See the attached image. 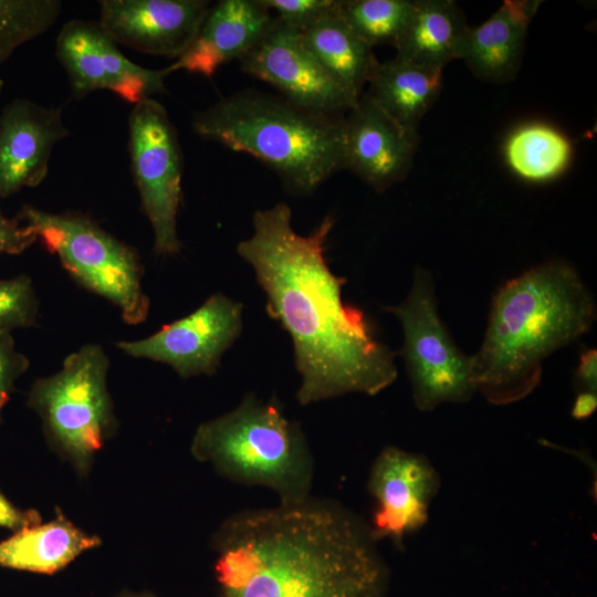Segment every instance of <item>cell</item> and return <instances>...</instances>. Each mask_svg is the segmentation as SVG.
I'll return each mask as SVG.
<instances>
[{
  "label": "cell",
  "mask_w": 597,
  "mask_h": 597,
  "mask_svg": "<svg viewBox=\"0 0 597 597\" xmlns=\"http://www.w3.org/2000/svg\"><path fill=\"white\" fill-rule=\"evenodd\" d=\"M253 233L237 245L266 296V312L289 333L301 376L302 406L350 392L374 396L397 378L394 352L375 336L366 314L343 300L346 280L334 274L325 247L331 216L297 233L285 202L258 210Z\"/></svg>",
  "instance_id": "1"
},
{
  "label": "cell",
  "mask_w": 597,
  "mask_h": 597,
  "mask_svg": "<svg viewBox=\"0 0 597 597\" xmlns=\"http://www.w3.org/2000/svg\"><path fill=\"white\" fill-rule=\"evenodd\" d=\"M377 543L368 523L333 500L235 512L211 538L216 597H385Z\"/></svg>",
  "instance_id": "2"
},
{
  "label": "cell",
  "mask_w": 597,
  "mask_h": 597,
  "mask_svg": "<svg viewBox=\"0 0 597 597\" xmlns=\"http://www.w3.org/2000/svg\"><path fill=\"white\" fill-rule=\"evenodd\" d=\"M596 303L578 271L553 260L503 283L495 292L484 338L471 356L476 391L509 405L540 385L543 362L593 327Z\"/></svg>",
  "instance_id": "3"
},
{
  "label": "cell",
  "mask_w": 597,
  "mask_h": 597,
  "mask_svg": "<svg viewBox=\"0 0 597 597\" xmlns=\"http://www.w3.org/2000/svg\"><path fill=\"white\" fill-rule=\"evenodd\" d=\"M343 119L245 90L197 112L191 127L202 139L254 157L290 192L306 196L345 169Z\"/></svg>",
  "instance_id": "4"
},
{
  "label": "cell",
  "mask_w": 597,
  "mask_h": 597,
  "mask_svg": "<svg viewBox=\"0 0 597 597\" xmlns=\"http://www.w3.org/2000/svg\"><path fill=\"white\" fill-rule=\"evenodd\" d=\"M190 452L221 476L273 491L280 504L311 498L314 459L300 423L276 398L251 392L231 411L199 425Z\"/></svg>",
  "instance_id": "5"
},
{
  "label": "cell",
  "mask_w": 597,
  "mask_h": 597,
  "mask_svg": "<svg viewBox=\"0 0 597 597\" xmlns=\"http://www.w3.org/2000/svg\"><path fill=\"white\" fill-rule=\"evenodd\" d=\"M109 357L87 343L67 355L59 371L38 378L27 405L39 416L51 448L82 476L117 430L107 387Z\"/></svg>",
  "instance_id": "6"
},
{
  "label": "cell",
  "mask_w": 597,
  "mask_h": 597,
  "mask_svg": "<svg viewBox=\"0 0 597 597\" xmlns=\"http://www.w3.org/2000/svg\"><path fill=\"white\" fill-rule=\"evenodd\" d=\"M17 218L35 232L77 284L116 306L126 324L146 321L150 302L134 248L80 212L53 213L23 205Z\"/></svg>",
  "instance_id": "7"
},
{
  "label": "cell",
  "mask_w": 597,
  "mask_h": 597,
  "mask_svg": "<svg viewBox=\"0 0 597 597\" xmlns=\"http://www.w3.org/2000/svg\"><path fill=\"white\" fill-rule=\"evenodd\" d=\"M385 310L392 313L402 327L400 353L415 406L421 411H431L442 404L469 401L476 392L472 358L455 345L440 318L430 271L417 266L406 300Z\"/></svg>",
  "instance_id": "8"
},
{
  "label": "cell",
  "mask_w": 597,
  "mask_h": 597,
  "mask_svg": "<svg viewBox=\"0 0 597 597\" xmlns=\"http://www.w3.org/2000/svg\"><path fill=\"white\" fill-rule=\"evenodd\" d=\"M128 150L140 206L154 235V252H180L177 217L182 200V153L166 108L156 100L135 104L128 116Z\"/></svg>",
  "instance_id": "9"
},
{
  "label": "cell",
  "mask_w": 597,
  "mask_h": 597,
  "mask_svg": "<svg viewBox=\"0 0 597 597\" xmlns=\"http://www.w3.org/2000/svg\"><path fill=\"white\" fill-rule=\"evenodd\" d=\"M241 70L303 108L342 116L358 102L318 62L298 29L273 15L261 39L239 60Z\"/></svg>",
  "instance_id": "10"
},
{
  "label": "cell",
  "mask_w": 597,
  "mask_h": 597,
  "mask_svg": "<svg viewBox=\"0 0 597 597\" xmlns=\"http://www.w3.org/2000/svg\"><path fill=\"white\" fill-rule=\"evenodd\" d=\"M242 303L218 292L154 334L119 341L116 347L133 358L166 364L181 378L210 376L242 332Z\"/></svg>",
  "instance_id": "11"
},
{
  "label": "cell",
  "mask_w": 597,
  "mask_h": 597,
  "mask_svg": "<svg viewBox=\"0 0 597 597\" xmlns=\"http://www.w3.org/2000/svg\"><path fill=\"white\" fill-rule=\"evenodd\" d=\"M55 54L67 74L74 98L98 90L137 104L167 92L165 69H146L126 57L100 23L71 20L56 38Z\"/></svg>",
  "instance_id": "12"
},
{
  "label": "cell",
  "mask_w": 597,
  "mask_h": 597,
  "mask_svg": "<svg viewBox=\"0 0 597 597\" xmlns=\"http://www.w3.org/2000/svg\"><path fill=\"white\" fill-rule=\"evenodd\" d=\"M367 488L376 503L371 535L400 544L427 522L440 475L425 455L387 446L371 464Z\"/></svg>",
  "instance_id": "13"
},
{
  "label": "cell",
  "mask_w": 597,
  "mask_h": 597,
  "mask_svg": "<svg viewBox=\"0 0 597 597\" xmlns=\"http://www.w3.org/2000/svg\"><path fill=\"white\" fill-rule=\"evenodd\" d=\"M98 6V23L116 43L175 60L210 8L205 0H102Z\"/></svg>",
  "instance_id": "14"
},
{
  "label": "cell",
  "mask_w": 597,
  "mask_h": 597,
  "mask_svg": "<svg viewBox=\"0 0 597 597\" xmlns=\"http://www.w3.org/2000/svg\"><path fill=\"white\" fill-rule=\"evenodd\" d=\"M344 167L376 191L402 180L418 145L417 130L405 128L366 94L343 119Z\"/></svg>",
  "instance_id": "15"
},
{
  "label": "cell",
  "mask_w": 597,
  "mask_h": 597,
  "mask_svg": "<svg viewBox=\"0 0 597 597\" xmlns=\"http://www.w3.org/2000/svg\"><path fill=\"white\" fill-rule=\"evenodd\" d=\"M70 135L62 109L14 98L0 113V199L39 186L54 146Z\"/></svg>",
  "instance_id": "16"
},
{
  "label": "cell",
  "mask_w": 597,
  "mask_h": 597,
  "mask_svg": "<svg viewBox=\"0 0 597 597\" xmlns=\"http://www.w3.org/2000/svg\"><path fill=\"white\" fill-rule=\"evenodd\" d=\"M273 15L261 0H221L210 7L195 39L166 67L212 76L220 66L240 60L265 33Z\"/></svg>",
  "instance_id": "17"
},
{
  "label": "cell",
  "mask_w": 597,
  "mask_h": 597,
  "mask_svg": "<svg viewBox=\"0 0 597 597\" xmlns=\"http://www.w3.org/2000/svg\"><path fill=\"white\" fill-rule=\"evenodd\" d=\"M538 1L506 0L483 23L468 29L459 56L475 76L503 82L517 71Z\"/></svg>",
  "instance_id": "18"
},
{
  "label": "cell",
  "mask_w": 597,
  "mask_h": 597,
  "mask_svg": "<svg viewBox=\"0 0 597 597\" xmlns=\"http://www.w3.org/2000/svg\"><path fill=\"white\" fill-rule=\"evenodd\" d=\"M101 544L98 536L77 527L56 510L50 522L24 527L0 542V566L51 575Z\"/></svg>",
  "instance_id": "19"
},
{
  "label": "cell",
  "mask_w": 597,
  "mask_h": 597,
  "mask_svg": "<svg viewBox=\"0 0 597 597\" xmlns=\"http://www.w3.org/2000/svg\"><path fill=\"white\" fill-rule=\"evenodd\" d=\"M469 29L452 0H416L411 19L396 42V57L411 64L443 71L458 59Z\"/></svg>",
  "instance_id": "20"
},
{
  "label": "cell",
  "mask_w": 597,
  "mask_h": 597,
  "mask_svg": "<svg viewBox=\"0 0 597 597\" xmlns=\"http://www.w3.org/2000/svg\"><path fill=\"white\" fill-rule=\"evenodd\" d=\"M442 81L443 71L425 69L395 56L377 64L366 95L398 124L417 130L438 98Z\"/></svg>",
  "instance_id": "21"
},
{
  "label": "cell",
  "mask_w": 597,
  "mask_h": 597,
  "mask_svg": "<svg viewBox=\"0 0 597 597\" xmlns=\"http://www.w3.org/2000/svg\"><path fill=\"white\" fill-rule=\"evenodd\" d=\"M338 11L300 31L307 48L325 70L343 86L360 96L379 62L373 48L350 30Z\"/></svg>",
  "instance_id": "22"
},
{
  "label": "cell",
  "mask_w": 597,
  "mask_h": 597,
  "mask_svg": "<svg viewBox=\"0 0 597 597\" xmlns=\"http://www.w3.org/2000/svg\"><path fill=\"white\" fill-rule=\"evenodd\" d=\"M503 157L510 170L531 184L548 182L569 166L573 145L558 128L531 122L515 127L505 138Z\"/></svg>",
  "instance_id": "23"
},
{
  "label": "cell",
  "mask_w": 597,
  "mask_h": 597,
  "mask_svg": "<svg viewBox=\"0 0 597 597\" xmlns=\"http://www.w3.org/2000/svg\"><path fill=\"white\" fill-rule=\"evenodd\" d=\"M416 0H342L339 15L350 30L374 48L391 44L406 30Z\"/></svg>",
  "instance_id": "24"
},
{
  "label": "cell",
  "mask_w": 597,
  "mask_h": 597,
  "mask_svg": "<svg viewBox=\"0 0 597 597\" xmlns=\"http://www.w3.org/2000/svg\"><path fill=\"white\" fill-rule=\"evenodd\" d=\"M57 0H0V64L45 33L61 12Z\"/></svg>",
  "instance_id": "25"
},
{
  "label": "cell",
  "mask_w": 597,
  "mask_h": 597,
  "mask_svg": "<svg viewBox=\"0 0 597 597\" xmlns=\"http://www.w3.org/2000/svg\"><path fill=\"white\" fill-rule=\"evenodd\" d=\"M39 312L40 301L29 275L0 279V332L35 326Z\"/></svg>",
  "instance_id": "26"
},
{
  "label": "cell",
  "mask_w": 597,
  "mask_h": 597,
  "mask_svg": "<svg viewBox=\"0 0 597 597\" xmlns=\"http://www.w3.org/2000/svg\"><path fill=\"white\" fill-rule=\"evenodd\" d=\"M282 22L303 30L339 10L342 0H261Z\"/></svg>",
  "instance_id": "27"
},
{
  "label": "cell",
  "mask_w": 597,
  "mask_h": 597,
  "mask_svg": "<svg viewBox=\"0 0 597 597\" xmlns=\"http://www.w3.org/2000/svg\"><path fill=\"white\" fill-rule=\"evenodd\" d=\"M29 358L17 348L10 332H0V423L1 412L17 380L28 370Z\"/></svg>",
  "instance_id": "28"
},
{
  "label": "cell",
  "mask_w": 597,
  "mask_h": 597,
  "mask_svg": "<svg viewBox=\"0 0 597 597\" xmlns=\"http://www.w3.org/2000/svg\"><path fill=\"white\" fill-rule=\"evenodd\" d=\"M36 240L35 232L29 226L17 217H7L0 207V255L21 254Z\"/></svg>",
  "instance_id": "29"
},
{
  "label": "cell",
  "mask_w": 597,
  "mask_h": 597,
  "mask_svg": "<svg viewBox=\"0 0 597 597\" xmlns=\"http://www.w3.org/2000/svg\"><path fill=\"white\" fill-rule=\"evenodd\" d=\"M42 517L35 510H23L15 506L0 491V527L20 531L41 523Z\"/></svg>",
  "instance_id": "30"
},
{
  "label": "cell",
  "mask_w": 597,
  "mask_h": 597,
  "mask_svg": "<svg viewBox=\"0 0 597 597\" xmlns=\"http://www.w3.org/2000/svg\"><path fill=\"white\" fill-rule=\"evenodd\" d=\"M575 385L579 391L597 390V350L586 349L580 354L579 363L575 371Z\"/></svg>",
  "instance_id": "31"
},
{
  "label": "cell",
  "mask_w": 597,
  "mask_h": 597,
  "mask_svg": "<svg viewBox=\"0 0 597 597\" xmlns=\"http://www.w3.org/2000/svg\"><path fill=\"white\" fill-rule=\"evenodd\" d=\"M596 408V392L579 391L572 408V416L577 420H584L590 417L595 412Z\"/></svg>",
  "instance_id": "32"
},
{
  "label": "cell",
  "mask_w": 597,
  "mask_h": 597,
  "mask_svg": "<svg viewBox=\"0 0 597 597\" xmlns=\"http://www.w3.org/2000/svg\"><path fill=\"white\" fill-rule=\"evenodd\" d=\"M116 597H157L150 593H130V591H125V593H122L121 595L116 596Z\"/></svg>",
  "instance_id": "33"
},
{
  "label": "cell",
  "mask_w": 597,
  "mask_h": 597,
  "mask_svg": "<svg viewBox=\"0 0 597 597\" xmlns=\"http://www.w3.org/2000/svg\"><path fill=\"white\" fill-rule=\"evenodd\" d=\"M3 86H4L3 81L0 78V97L2 94Z\"/></svg>",
  "instance_id": "34"
}]
</instances>
